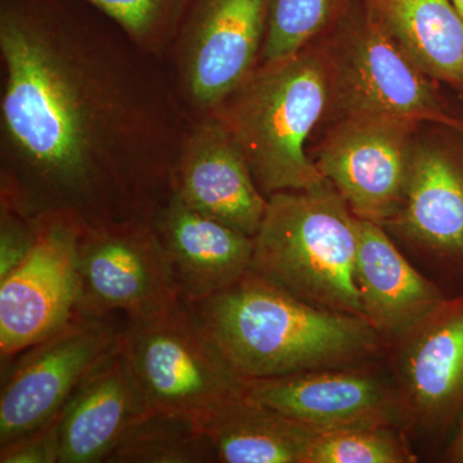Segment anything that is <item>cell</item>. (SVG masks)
Wrapping results in <instances>:
<instances>
[{
	"label": "cell",
	"mask_w": 463,
	"mask_h": 463,
	"mask_svg": "<svg viewBox=\"0 0 463 463\" xmlns=\"http://www.w3.org/2000/svg\"><path fill=\"white\" fill-rule=\"evenodd\" d=\"M405 428L435 431L463 405V298H444L386 347Z\"/></svg>",
	"instance_id": "obj_12"
},
{
	"label": "cell",
	"mask_w": 463,
	"mask_h": 463,
	"mask_svg": "<svg viewBox=\"0 0 463 463\" xmlns=\"http://www.w3.org/2000/svg\"><path fill=\"white\" fill-rule=\"evenodd\" d=\"M330 79L317 41L292 56L259 63L209 115L248 160L265 197L326 181L307 141L330 109Z\"/></svg>",
	"instance_id": "obj_3"
},
{
	"label": "cell",
	"mask_w": 463,
	"mask_h": 463,
	"mask_svg": "<svg viewBox=\"0 0 463 463\" xmlns=\"http://www.w3.org/2000/svg\"><path fill=\"white\" fill-rule=\"evenodd\" d=\"M0 206L151 221L191 115L163 61L84 0H0Z\"/></svg>",
	"instance_id": "obj_1"
},
{
	"label": "cell",
	"mask_w": 463,
	"mask_h": 463,
	"mask_svg": "<svg viewBox=\"0 0 463 463\" xmlns=\"http://www.w3.org/2000/svg\"><path fill=\"white\" fill-rule=\"evenodd\" d=\"M330 79L328 114L385 115L435 124L463 134L444 108L432 79L367 14L341 18L319 39Z\"/></svg>",
	"instance_id": "obj_6"
},
{
	"label": "cell",
	"mask_w": 463,
	"mask_h": 463,
	"mask_svg": "<svg viewBox=\"0 0 463 463\" xmlns=\"http://www.w3.org/2000/svg\"><path fill=\"white\" fill-rule=\"evenodd\" d=\"M269 2H188L163 62L192 118L209 115L257 69Z\"/></svg>",
	"instance_id": "obj_7"
},
{
	"label": "cell",
	"mask_w": 463,
	"mask_h": 463,
	"mask_svg": "<svg viewBox=\"0 0 463 463\" xmlns=\"http://www.w3.org/2000/svg\"><path fill=\"white\" fill-rule=\"evenodd\" d=\"M58 416L41 429L0 444L2 463H57Z\"/></svg>",
	"instance_id": "obj_26"
},
{
	"label": "cell",
	"mask_w": 463,
	"mask_h": 463,
	"mask_svg": "<svg viewBox=\"0 0 463 463\" xmlns=\"http://www.w3.org/2000/svg\"><path fill=\"white\" fill-rule=\"evenodd\" d=\"M30 254L0 281V358L20 354L78 313L76 241L81 227L63 219L35 222Z\"/></svg>",
	"instance_id": "obj_11"
},
{
	"label": "cell",
	"mask_w": 463,
	"mask_h": 463,
	"mask_svg": "<svg viewBox=\"0 0 463 463\" xmlns=\"http://www.w3.org/2000/svg\"><path fill=\"white\" fill-rule=\"evenodd\" d=\"M417 137L403 201L383 228L420 259L463 264V149Z\"/></svg>",
	"instance_id": "obj_14"
},
{
	"label": "cell",
	"mask_w": 463,
	"mask_h": 463,
	"mask_svg": "<svg viewBox=\"0 0 463 463\" xmlns=\"http://www.w3.org/2000/svg\"><path fill=\"white\" fill-rule=\"evenodd\" d=\"M187 306L246 381L373 364L386 354L385 343L362 317L313 306L254 270Z\"/></svg>",
	"instance_id": "obj_2"
},
{
	"label": "cell",
	"mask_w": 463,
	"mask_h": 463,
	"mask_svg": "<svg viewBox=\"0 0 463 463\" xmlns=\"http://www.w3.org/2000/svg\"><path fill=\"white\" fill-rule=\"evenodd\" d=\"M214 448L187 414L152 412L142 417L105 463H215Z\"/></svg>",
	"instance_id": "obj_21"
},
{
	"label": "cell",
	"mask_w": 463,
	"mask_h": 463,
	"mask_svg": "<svg viewBox=\"0 0 463 463\" xmlns=\"http://www.w3.org/2000/svg\"><path fill=\"white\" fill-rule=\"evenodd\" d=\"M243 394L322 432L405 428L392 381L377 364L249 380Z\"/></svg>",
	"instance_id": "obj_13"
},
{
	"label": "cell",
	"mask_w": 463,
	"mask_h": 463,
	"mask_svg": "<svg viewBox=\"0 0 463 463\" xmlns=\"http://www.w3.org/2000/svg\"><path fill=\"white\" fill-rule=\"evenodd\" d=\"M355 279L365 321L386 347L444 300L404 257L383 225L358 219Z\"/></svg>",
	"instance_id": "obj_18"
},
{
	"label": "cell",
	"mask_w": 463,
	"mask_h": 463,
	"mask_svg": "<svg viewBox=\"0 0 463 463\" xmlns=\"http://www.w3.org/2000/svg\"><path fill=\"white\" fill-rule=\"evenodd\" d=\"M116 24L130 41L164 61L190 0H84Z\"/></svg>",
	"instance_id": "obj_23"
},
{
	"label": "cell",
	"mask_w": 463,
	"mask_h": 463,
	"mask_svg": "<svg viewBox=\"0 0 463 463\" xmlns=\"http://www.w3.org/2000/svg\"><path fill=\"white\" fill-rule=\"evenodd\" d=\"M123 326L76 313L12 358L0 392V444L56 419L76 388L120 347Z\"/></svg>",
	"instance_id": "obj_8"
},
{
	"label": "cell",
	"mask_w": 463,
	"mask_h": 463,
	"mask_svg": "<svg viewBox=\"0 0 463 463\" xmlns=\"http://www.w3.org/2000/svg\"><path fill=\"white\" fill-rule=\"evenodd\" d=\"M75 259L81 315L123 312L143 318L182 303L165 250L148 221L81 228Z\"/></svg>",
	"instance_id": "obj_9"
},
{
	"label": "cell",
	"mask_w": 463,
	"mask_h": 463,
	"mask_svg": "<svg viewBox=\"0 0 463 463\" xmlns=\"http://www.w3.org/2000/svg\"><path fill=\"white\" fill-rule=\"evenodd\" d=\"M183 303L223 291L251 270L254 237L192 209L170 192L151 221Z\"/></svg>",
	"instance_id": "obj_16"
},
{
	"label": "cell",
	"mask_w": 463,
	"mask_h": 463,
	"mask_svg": "<svg viewBox=\"0 0 463 463\" xmlns=\"http://www.w3.org/2000/svg\"><path fill=\"white\" fill-rule=\"evenodd\" d=\"M121 354L148 413L203 416L245 392L185 303L157 315L127 318Z\"/></svg>",
	"instance_id": "obj_5"
},
{
	"label": "cell",
	"mask_w": 463,
	"mask_h": 463,
	"mask_svg": "<svg viewBox=\"0 0 463 463\" xmlns=\"http://www.w3.org/2000/svg\"><path fill=\"white\" fill-rule=\"evenodd\" d=\"M453 7L456 8V11L458 12L459 16L462 17L463 20V0H450Z\"/></svg>",
	"instance_id": "obj_28"
},
{
	"label": "cell",
	"mask_w": 463,
	"mask_h": 463,
	"mask_svg": "<svg viewBox=\"0 0 463 463\" xmlns=\"http://www.w3.org/2000/svg\"><path fill=\"white\" fill-rule=\"evenodd\" d=\"M397 426H364L323 431L307 453L306 463L416 462Z\"/></svg>",
	"instance_id": "obj_24"
},
{
	"label": "cell",
	"mask_w": 463,
	"mask_h": 463,
	"mask_svg": "<svg viewBox=\"0 0 463 463\" xmlns=\"http://www.w3.org/2000/svg\"><path fill=\"white\" fill-rule=\"evenodd\" d=\"M453 458L457 462H463V426L458 438H457L455 447H453Z\"/></svg>",
	"instance_id": "obj_27"
},
{
	"label": "cell",
	"mask_w": 463,
	"mask_h": 463,
	"mask_svg": "<svg viewBox=\"0 0 463 463\" xmlns=\"http://www.w3.org/2000/svg\"><path fill=\"white\" fill-rule=\"evenodd\" d=\"M35 240V223L0 206V281L25 260Z\"/></svg>",
	"instance_id": "obj_25"
},
{
	"label": "cell",
	"mask_w": 463,
	"mask_h": 463,
	"mask_svg": "<svg viewBox=\"0 0 463 463\" xmlns=\"http://www.w3.org/2000/svg\"><path fill=\"white\" fill-rule=\"evenodd\" d=\"M147 413L118 347L76 388L58 414L57 463L105 462Z\"/></svg>",
	"instance_id": "obj_17"
},
{
	"label": "cell",
	"mask_w": 463,
	"mask_h": 463,
	"mask_svg": "<svg viewBox=\"0 0 463 463\" xmlns=\"http://www.w3.org/2000/svg\"><path fill=\"white\" fill-rule=\"evenodd\" d=\"M358 243V218L326 179L268 197L251 270L313 306L364 318L355 279Z\"/></svg>",
	"instance_id": "obj_4"
},
{
	"label": "cell",
	"mask_w": 463,
	"mask_h": 463,
	"mask_svg": "<svg viewBox=\"0 0 463 463\" xmlns=\"http://www.w3.org/2000/svg\"><path fill=\"white\" fill-rule=\"evenodd\" d=\"M345 0H270L260 62L292 56L319 41L341 20Z\"/></svg>",
	"instance_id": "obj_22"
},
{
	"label": "cell",
	"mask_w": 463,
	"mask_h": 463,
	"mask_svg": "<svg viewBox=\"0 0 463 463\" xmlns=\"http://www.w3.org/2000/svg\"><path fill=\"white\" fill-rule=\"evenodd\" d=\"M172 191L192 209L250 237L257 234L268 205L242 151L213 115L192 118Z\"/></svg>",
	"instance_id": "obj_15"
},
{
	"label": "cell",
	"mask_w": 463,
	"mask_h": 463,
	"mask_svg": "<svg viewBox=\"0 0 463 463\" xmlns=\"http://www.w3.org/2000/svg\"><path fill=\"white\" fill-rule=\"evenodd\" d=\"M221 463H306L322 431L241 394L197 417Z\"/></svg>",
	"instance_id": "obj_19"
},
{
	"label": "cell",
	"mask_w": 463,
	"mask_h": 463,
	"mask_svg": "<svg viewBox=\"0 0 463 463\" xmlns=\"http://www.w3.org/2000/svg\"><path fill=\"white\" fill-rule=\"evenodd\" d=\"M420 125L394 116H341L310 156L356 218L383 227L403 201Z\"/></svg>",
	"instance_id": "obj_10"
},
{
	"label": "cell",
	"mask_w": 463,
	"mask_h": 463,
	"mask_svg": "<svg viewBox=\"0 0 463 463\" xmlns=\"http://www.w3.org/2000/svg\"><path fill=\"white\" fill-rule=\"evenodd\" d=\"M367 11L429 78L463 90V20L450 0H367Z\"/></svg>",
	"instance_id": "obj_20"
}]
</instances>
